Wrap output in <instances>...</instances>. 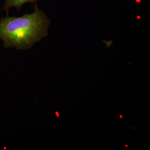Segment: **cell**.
I'll return each mask as SVG.
<instances>
[{"label":"cell","mask_w":150,"mask_h":150,"mask_svg":"<svg viewBox=\"0 0 150 150\" xmlns=\"http://www.w3.org/2000/svg\"><path fill=\"white\" fill-rule=\"evenodd\" d=\"M50 24L48 17L35 5L31 13L1 18L0 39L8 47L29 48L46 36Z\"/></svg>","instance_id":"cell-1"},{"label":"cell","mask_w":150,"mask_h":150,"mask_svg":"<svg viewBox=\"0 0 150 150\" xmlns=\"http://www.w3.org/2000/svg\"><path fill=\"white\" fill-rule=\"evenodd\" d=\"M40 0H5L4 8L10 10L12 7L18 8L26 3H34Z\"/></svg>","instance_id":"cell-2"}]
</instances>
